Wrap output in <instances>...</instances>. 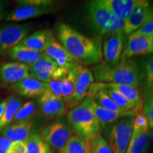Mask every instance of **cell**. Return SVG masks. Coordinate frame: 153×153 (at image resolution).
<instances>
[{"instance_id": "6da1fadb", "label": "cell", "mask_w": 153, "mask_h": 153, "mask_svg": "<svg viewBox=\"0 0 153 153\" xmlns=\"http://www.w3.org/2000/svg\"><path fill=\"white\" fill-rule=\"evenodd\" d=\"M57 36L61 45L79 63L99 64L103 57L101 43L82 35L69 25L57 26Z\"/></svg>"}, {"instance_id": "7a4b0ae2", "label": "cell", "mask_w": 153, "mask_h": 153, "mask_svg": "<svg viewBox=\"0 0 153 153\" xmlns=\"http://www.w3.org/2000/svg\"><path fill=\"white\" fill-rule=\"evenodd\" d=\"M94 76L99 82L128 85L138 88L140 85V68L133 58H123L111 66L104 61L94 68Z\"/></svg>"}, {"instance_id": "3957f363", "label": "cell", "mask_w": 153, "mask_h": 153, "mask_svg": "<svg viewBox=\"0 0 153 153\" xmlns=\"http://www.w3.org/2000/svg\"><path fill=\"white\" fill-rule=\"evenodd\" d=\"M91 99L85 98L79 106L68 111L67 118L76 135L86 142L90 143L101 134V126L94 114L90 105Z\"/></svg>"}, {"instance_id": "277c9868", "label": "cell", "mask_w": 153, "mask_h": 153, "mask_svg": "<svg viewBox=\"0 0 153 153\" xmlns=\"http://www.w3.org/2000/svg\"><path fill=\"white\" fill-rule=\"evenodd\" d=\"M88 13L93 25L101 33L106 35L123 30L125 20L107 9L100 0L92 1L88 4Z\"/></svg>"}, {"instance_id": "5b68a950", "label": "cell", "mask_w": 153, "mask_h": 153, "mask_svg": "<svg viewBox=\"0 0 153 153\" xmlns=\"http://www.w3.org/2000/svg\"><path fill=\"white\" fill-rule=\"evenodd\" d=\"M16 2L19 7L7 15V22H22L55 11L53 1L49 0H22Z\"/></svg>"}, {"instance_id": "8992f818", "label": "cell", "mask_w": 153, "mask_h": 153, "mask_svg": "<svg viewBox=\"0 0 153 153\" xmlns=\"http://www.w3.org/2000/svg\"><path fill=\"white\" fill-rule=\"evenodd\" d=\"M135 116H127L118 120L110 132V147L114 153H125L133 132Z\"/></svg>"}, {"instance_id": "52a82bcc", "label": "cell", "mask_w": 153, "mask_h": 153, "mask_svg": "<svg viewBox=\"0 0 153 153\" xmlns=\"http://www.w3.org/2000/svg\"><path fill=\"white\" fill-rule=\"evenodd\" d=\"M33 26L30 24H11L0 25V55H7L9 51L19 45L28 35Z\"/></svg>"}, {"instance_id": "ba28073f", "label": "cell", "mask_w": 153, "mask_h": 153, "mask_svg": "<svg viewBox=\"0 0 153 153\" xmlns=\"http://www.w3.org/2000/svg\"><path fill=\"white\" fill-rule=\"evenodd\" d=\"M40 135L51 148L60 151L73 134L68 124L60 120H56L45 126L41 131Z\"/></svg>"}, {"instance_id": "9c48e42d", "label": "cell", "mask_w": 153, "mask_h": 153, "mask_svg": "<svg viewBox=\"0 0 153 153\" xmlns=\"http://www.w3.org/2000/svg\"><path fill=\"white\" fill-rule=\"evenodd\" d=\"M125 39L126 35L123 30L105 35L102 51L104 62L111 66L120 62L125 45Z\"/></svg>"}, {"instance_id": "30bf717a", "label": "cell", "mask_w": 153, "mask_h": 153, "mask_svg": "<svg viewBox=\"0 0 153 153\" xmlns=\"http://www.w3.org/2000/svg\"><path fill=\"white\" fill-rule=\"evenodd\" d=\"M37 105L42 115L48 120H56L64 116L68 108L64 100L46 89L38 97Z\"/></svg>"}, {"instance_id": "8fae6325", "label": "cell", "mask_w": 153, "mask_h": 153, "mask_svg": "<svg viewBox=\"0 0 153 153\" xmlns=\"http://www.w3.org/2000/svg\"><path fill=\"white\" fill-rule=\"evenodd\" d=\"M94 82V76L90 69L85 68L81 65H78L75 89L72 97L65 102L68 109H71L81 104L87 97L89 87Z\"/></svg>"}, {"instance_id": "7c38bea8", "label": "cell", "mask_w": 153, "mask_h": 153, "mask_svg": "<svg viewBox=\"0 0 153 153\" xmlns=\"http://www.w3.org/2000/svg\"><path fill=\"white\" fill-rule=\"evenodd\" d=\"M153 14V4L147 0H138L131 14L125 21L123 33L126 36L139 29L148 19Z\"/></svg>"}, {"instance_id": "4fadbf2b", "label": "cell", "mask_w": 153, "mask_h": 153, "mask_svg": "<svg viewBox=\"0 0 153 153\" xmlns=\"http://www.w3.org/2000/svg\"><path fill=\"white\" fill-rule=\"evenodd\" d=\"M29 76L27 65L15 61L0 62V85L10 87Z\"/></svg>"}, {"instance_id": "5bb4252c", "label": "cell", "mask_w": 153, "mask_h": 153, "mask_svg": "<svg viewBox=\"0 0 153 153\" xmlns=\"http://www.w3.org/2000/svg\"><path fill=\"white\" fill-rule=\"evenodd\" d=\"M43 53L51 57L57 63V65L61 68L71 70L80 65L79 62L76 61L61 45L60 42L57 41L53 35L50 38Z\"/></svg>"}, {"instance_id": "9a60e30c", "label": "cell", "mask_w": 153, "mask_h": 153, "mask_svg": "<svg viewBox=\"0 0 153 153\" xmlns=\"http://www.w3.org/2000/svg\"><path fill=\"white\" fill-rule=\"evenodd\" d=\"M9 88L20 97L35 98L39 97L45 92L48 89V84L43 83L30 75Z\"/></svg>"}, {"instance_id": "2e32d148", "label": "cell", "mask_w": 153, "mask_h": 153, "mask_svg": "<svg viewBox=\"0 0 153 153\" xmlns=\"http://www.w3.org/2000/svg\"><path fill=\"white\" fill-rule=\"evenodd\" d=\"M150 36L135 35L131 33L128 37L127 42L124 45L121 57L133 58L140 55L150 54Z\"/></svg>"}, {"instance_id": "e0dca14e", "label": "cell", "mask_w": 153, "mask_h": 153, "mask_svg": "<svg viewBox=\"0 0 153 153\" xmlns=\"http://www.w3.org/2000/svg\"><path fill=\"white\" fill-rule=\"evenodd\" d=\"M36 125L33 120L12 123L0 133L12 142L24 141L30 135L36 134Z\"/></svg>"}, {"instance_id": "ac0fdd59", "label": "cell", "mask_w": 153, "mask_h": 153, "mask_svg": "<svg viewBox=\"0 0 153 153\" xmlns=\"http://www.w3.org/2000/svg\"><path fill=\"white\" fill-rule=\"evenodd\" d=\"M58 65L51 57L44 55L30 67V75L43 83L48 84Z\"/></svg>"}, {"instance_id": "d6986e66", "label": "cell", "mask_w": 153, "mask_h": 153, "mask_svg": "<svg viewBox=\"0 0 153 153\" xmlns=\"http://www.w3.org/2000/svg\"><path fill=\"white\" fill-rule=\"evenodd\" d=\"M53 35L48 29H43L28 34L19 45L38 53H43L50 38Z\"/></svg>"}, {"instance_id": "ffe728a7", "label": "cell", "mask_w": 153, "mask_h": 153, "mask_svg": "<svg viewBox=\"0 0 153 153\" xmlns=\"http://www.w3.org/2000/svg\"><path fill=\"white\" fill-rule=\"evenodd\" d=\"M44 55L43 53L36 52L27 48L17 45L10 50L7 55L15 62L23 63L30 67L43 57Z\"/></svg>"}, {"instance_id": "44dd1931", "label": "cell", "mask_w": 153, "mask_h": 153, "mask_svg": "<svg viewBox=\"0 0 153 153\" xmlns=\"http://www.w3.org/2000/svg\"><path fill=\"white\" fill-rule=\"evenodd\" d=\"M101 3L113 14L126 20L138 0H100Z\"/></svg>"}, {"instance_id": "7402d4cb", "label": "cell", "mask_w": 153, "mask_h": 153, "mask_svg": "<svg viewBox=\"0 0 153 153\" xmlns=\"http://www.w3.org/2000/svg\"><path fill=\"white\" fill-rule=\"evenodd\" d=\"M106 87L112 89L117 91L120 94L133 104L137 109L143 108V97L140 92L138 88L128 85H117V84L108 83L106 84Z\"/></svg>"}, {"instance_id": "603a6c76", "label": "cell", "mask_w": 153, "mask_h": 153, "mask_svg": "<svg viewBox=\"0 0 153 153\" xmlns=\"http://www.w3.org/2000/svg\"><path fill=\"white\" fill-rule=\"evenodd\" d=\"M7 99V106L0 118V132L12 123L15 115L24 104L22 97L16 94H11Z\"/></svg>"}, {"instance_id": "cb8c5ba5", "label": "cell", "mask_w": 153, "mask_h": 153, "mask_svg": "<svg viewBox=\"0 0 153 153\" xmlns=\"http://www.w3.org/2000/svg\"><path fill=\"white\" fill-rule=\"evenodd\" d=\"M149 140L150 131L148 133H137L133 131L131 141L125 153H146L148 148Z\"/></svg>"}, {"instance_id": "d4e9b609", "label": "cell", "mask_w": 153, "mask_h": 153, "mask_svg": "<svg viewBox=\"0 0 153 153\" xmlns=\"http://www.w3.org/2000/svg\"><path fill=\"white\" fill-rule=\"evenodd\" d=\"M90 105L91 109H92L97 120H99L101 127H104V126L108 125V124L116 121L119 118L123 117V116L118 114V113L111 111L106 110L102 108L98 104H97L94 99H91Z\"/></svg>"}, {"instance_id": "484cf974", "label": "cell", "mask_w": 153, "mask_h": 153, "mask_svg": "<svg viewBox=\"0 0 153 153\" xmlns=\"http://www.w3.org/2000/svg\"><path fill=\"white\" fill-rule=\"evenodd\" d=\"M140 85L144 93L153 89V55L143 61L140 68Z\"/></svg>"}, {"instance_id": "4316f807", "label": "cell", "mask_w": 153, "mask_h": 153, "mask_svg": "<svg viewBox=\"0 0 153 153\" xmlns=\"http://www.w3.org/2000/svg\"><path fill=\"white\" fill-rule=\"evenodd\" d=\"M26 153H53L50 145L42 138L40 134H33L24 140Z\"/></svg>"}, {"instance_id": "83f0119b", "label": "cell", "mask_w": 153, "mask_h": 153, "mask_svg": "<svg viewBox=\"0 0 153 153\" xmlns=\"http://www.w3.org/2000/svg\"><path fill=\"white\" fill-rule=\"evenodd\" d=\"M77 67L78 66H76L74 68L69 70L68 74L62 81L60 93L61 97L65 102H67L71 98L74 94V89H75L76 76H77Z\"/></svg>"}, {"instance_id": "f1b7e54d", "label": "cell", "mask_w": 153, "mask_h": 153, "mask_svg": "<svg viewBox=\"0 0 153 153\" xmlns=\"http://www.w3.org/2000/svg\"><path fill=\"white\" fill-rule=\"evenodd\" d=\"M105 89L116 105L128 116H131V115L135 116L137 113L143 111V109H137L133 104H131L129 101H128L125 97L118 93L117 91L113 90L112 89L108 87H106Z\"/></svg>"}, {"instance_id": "f546056e", "label": "cell", "mask_w": 153, "mask_h": 153, "mask_svg": "<svg viewBox=\"0 0 153 153\" xmlns=\"http://www.w3.org/2000/svg\"><path fill=\"white\" fill-rule=\"evenodd\" d=\"M60 153H90L89 143L77 135H73L65 145Z\"/></svg>"}, {"instance_id": "4dcf8cb0", "label": "cell", "mask_w": 153, "mask_h": 153, "mask_svg": "<svg viewBox=\"0 0 153 153\" xmlns=\"http://www.w3.org/2000/svg\"><path fill=\"white\" fill-rule=\"evenodd\" d=\"M94 100L96 101L97 104H98L99 106L105 108V109L111 111L116 112L120 114L123 116V117L128 116L124 113L120 108L116 105V103L113 101V99L111 98V97L106 92V89H104L101 90L99 92L97 93V94L95 96Z\"/></svg>"}, {"instance_id": "1f68e13d", "label": "cell", "mask_w": 153, "mask_h": 153, "mask_svg": "<svg viewBox=\"0 0 153 153\" xmlns=\"http://www.w3.org/2000/svg\"><path fill=\"white\" fill-rule=\"evenodd\" d=\"M37 111V105L33 101H28L21 106L15 115L12 123L30 120Z\"/></svg>"}, {"instance_id": "d6a6232c", "label": "cell", "mask_w": 153, "mask_h": 153, "mask_svg": "<svg viewBox=\"0 0 153 153\" xmlns=\"http://www.w3.org/2000/svg\"><path fill=\"white\" fill-rule=\"evenodd\" d=\"M89 144L90 153H114L109 144L101 134L95 137Z\"/></svg>"}, {"instance_id": "836d02e7", "label": "cell", "mask_w": 153, "mask_h": 153, "mask_svg": "<svg viewBox=\"0 0 153 153\" xmlns=\"http://www.w3.org/2000/svg\"><path fill=\"white\" fill-rule=\"evenodd\" d=\"M150 126L148 118L143 111L135 115L133 122V131L137 133H148L150 131Z\"/></svg>"}, {"instance_id": "e575fe53", "label": "cell", "mask_w": 153, "mask_h": 153, "mask_svg": "<svg viewBox=\"0 0 153 153\" xmlns=\"http://www.w3.org/2000/svg\"><path fill=\"white\" fill-rule=\"evenodd\" d=\"M143 112L148 118L150 128L153 130V99L143 97Z\"/></svg>"}, {"instance_id": "d590c367", "label": "cell", "mask_w": 153, "mask_h": 153, "mask_svg": "<svg viewBox=\"0 0 153 153\" xmlns=\"http://www.w3.org/2000/svg\"><path fill=\"white\" fill-rule=\"evenodd\" d=\"M135 35H142L146 36H153V14L148 19L143 26L136 31L133 33Z\"/></svg>"}, {"instance_id": "8d00e7d4", "label": "cell", "mask_w": 153, "mask_h": 153, "mask_svg": "<svg viewBox=\"0 0 153 153\" xmlns=\"http://www.w3.org/2000/svg\"><path fill=\"white\" fill-rule=\"evenodd\" d=\"M63 79H62V78H53V79H51V81L48 84V89L54 95L58 97H61L60 89Z\"/></svg>"}, {"instance_id": "74e56055", "label": "cell", "mask_w": 153, "mask_h": 153, "mask_svg": "<svg viewBox=\"0 0 153 153\" xmlns=\"http://www.w3.org/2000/svg\"><path fill=\"white\" fill-rule=\"evenodd\" d=\"M7 153H26V146L24 141L13 142Z\"/></svg>"}, {"instance_id": "f35d334b", "label": "cell", "mask_w": 153, "mask_h": 153, "mask_svg": "<svg viewBox=\"0 0 153 153\" xmlns=\"http://www.w3.org/2000/svg\"><path fill=\"white\" fill-rule=\"evenodd\" d=\"M12 141L4 136L0 135V153H7L10 148Z\"/></svg>"}, {"instance_id": "ab89813d", "label": "cell", "mask_w": 153, "mask_h": 153, "mask_svg": "<svg viewBox=\"0 0 153 153\" xmlns=\"http://www.w3.org/2000/svg\"><path fill=\"white\" fill-rule=\"evenodd\" d=\"M7 15V9H6V3L3 1H0V21L6 18Z\"/></svg>"}, {"instance_id": "60d3db41", "label": "cell", "mask_w": 153, "mask_h": 153, "mask_svg": "<svg viewBox=\"0 0 153 153\" xmlns=\"http://www.w3.org/2000/svg\"><path fill=\"white\" fill-rule=\"evenodd\" d=\"M7 99H4L0 103V118H1V116H2V114L4 113V111L5 109V107L7 106Z\"/></svg>"}, {"instance_id": "b9f144b4", "label": "cell", "mask_w": 153, "mask_h": 153, "mask_svg": "<svg viewBox=\"0 0 153 153\" xmlns=\"http://www.w3.org/2000/svg\"><path fill=\"white\" fill-rule=\"evenodd\" d=\"M143 97H150V98L153 99V89H152L151 90L148 91V92L144 93Z\"/></svg>"}, {"instance_id": "7bdbcfd3", "label": "cell", "mask_w": 153, "mask_h": 153, "mask_svg": "<svg viewBox=\"0 0 153 153\" xmlns=\"http://www.w3.org/2000/svg\"><path fill=\"white\" fill-rule=\"evenodd\" d=\"M151 37V49H150V54L153 53V36H150Z\"/></svg>"}, {"instance_id": "ee69618b", "label": "cell", "mask_w": 153, "mask_h": 153, "mask_svg": "<svg viewBox=\"0 0 153 153\" xmlns=\"http://www.w3.org/2000/svg\"><path fill=\"white\" fill-rule=\"evenodd\" d=\"M150 139L153 145V130H151V129L150 131Z\"/></svg>"}, {"instance_id": "f6af8a7d", "label": "cell", "mask_w": 153, "mask_h": 153, "mask_svg": "<svg viewBox=\"0 0 153 153\" xmlns=\"http://www.w3.org/2000/svg\"><path fill=\"white\" fill-rule=\"evenodd\" d=\"M1 101H2V100H1V97H0V103H1Z\"/></svg>"}]
</instances>
